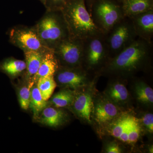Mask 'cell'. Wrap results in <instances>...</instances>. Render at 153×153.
Instances as JSON below:
<instances>
[{"instance_id": "obj_2", "label": "cell", "mask_w": 153, "mask_h": 153, "mask_svg": "<svg viewBox=\"0 0 153 153\" xmlns=\"http://www.w3.org/2000/svg\"><path fill=\"white\" fill-rule=\"evenodd\" d=\"M60 10L66 21L70 38L84 40L102 33L94 23L85 0H69Z\"/></svg>"}, {"instance_id": "obj_10", "label": "cell", "mask_w": 153, "mask_h": 153, "mask_svg": "<svg viewBox=\"0 0 153 153\" xmlns=\"http://www.w3.org/2000/svg\"><path fill=\"white\" fill-rule=\"evenodd\" d=\"M94 80L90 84L75 90L73 101L68 108L85 123L91 125L93 123L94 97L96 90Z\"/></svg>"}, {"instance_id": "obj_20", "label": "cell", "mask_w": 153, "mask_h": 153, "mask_svg": "<svg viewBox=\"0 0 153 153\" xmlns=\"http://www.w3.org/2000/svg\"><path fill=\"white\" fill-rule=\"evenodd\" d=\"M24 54L26 63L25 77L30 82L38 71L44 53L34 51H27L24 52Z\"/></svg>"}, {"instance_id": "obj_13", "label": "cell", "mask_w": 153, "mask_h": 153, "mask_svg": "<svg viewBox=\"0 0 153 153\" xmlns=\"http://www.w3.org/2000/svg\"><path fill=\"white\" fill-rule=\"evenodd\" d=\"M103 94L107 97L124 110L129 105L131 98L126 86V79L111 77Z\"/></svg>"}, {"instance_id": "obj_7", "label": "cell", "mask_w": 153, "mask_h": 153, "mask_svg": "<svg viewBox=\"0 0 153 153\" xmlns=\"http://www.w3.org/2000/svg\"><path fill=\"white\" fill-rule=\"evenodd\" d=\"M104 35L110 58L116 56L138 38L131 20L127 17H124Z\"/></svg>"}, {"instance_id": "obj_29", "label": "cell", "mask_w": 153, "mask_h": 153, "mask_svg": "<svg viewBox=\"0 0 153 153\" xmlns=\"http://www.w3.org/2000/svg\"><path fill=\"white\" fill-rule=\"evenodd\" d=\"M148 152L150 153H153V145L150 146L148 147Z\"/></svg>"}, {"instance_id": "obj_8", "label": "cell", "mask_w": 153, "mask_h": 153, "mask_svg": "<svg viewBox=\"0 0 153 153\" xmlns=\"http://www.w3.org/2000/svg\"><path fill=\"white\" fill-rule=\"evenodd\" d=\"M8 35L11 44L24 52L34 51L44 53L52 50L45 46L34 26H14L9 30Z\"/></svg>"}, {"instance_id": "obj_4", "label": "cell", "mask_w": 153, "mask_h": 153, "mask_svg": "<svg viewBox=\"0 0 153 153\" xmlns=\"http://www.w3.org/2000/svg\"><path fill=\"white\" fill-rule=\"evenodd\" d=\"M122 142L133 145L137 142L143 129L139 118L131 111H123L102 131Z\"/></svg>"}, {"instance_id": "obj_27", "label": "cell", "mask_w": 153, "mask_h": 153, "mask_svg": "<svg viewBox=\"0 0 153 153\" xmlns=\"http://www.w3.org/2000/svg\"><path fill=\"white\" fill-rule=\"evenodd\" d=\"M105 153H121L123 150L119 143L116 141H110L105 143L104 147Z\"/></svg>"}, {"instance_id": "obj_19", "label": "cell", "mask_w": 153, "mask_h": 153, "mask_svg": "<svg viewBox=\"0 0 153 153\" xmlns=\"http://www.w3.org/2000/svg\"><path fill=\"white\" fill-rule=\"evenodd\" d=\"M26 69L25 61L13 57H8L0 62V71L10 77L19 76L25 72Z\"/></svg>"}, {"instance_id": "obj_9", "label": "cell", "mask_w": 153, "mask_h": 153, "mask_svg": "<svg viewBox=\"0 0 153 153\" xmlns=\"http://www.w3.org/2000/svg\"><path fill=\"white\" fill-rule=\"evenodd\" d=\"M83 40L68 38L64 39L53 49L59 66L82 67Z\"/></svg>"}, {"instance_id": "obj_18", "label": "cell", "mask_w": 153, "mask_h": 153, "mask_svg": "<svg viewBox=\"0 0 153 153\" xmlns=\"http://www.w3.org/2000/svg\"><path fill=\"white\" fill-rule=\"evenodd\" d=\"M133 91L137 101L144 106L152 107L153 104V90L143 81H137L134 84Z\"/></svg>"}, {"instance_id": "obj_31", "label": "cell", "mask_w": 153, "mask_h": 153, "mask_svg": "<svg viewBox=\"0 0 153 153\" xmlns=\"http://www.w3.org/2000/svg\"><path fill=\"white\" fill-rule=\"evenodd\" d=\"M116 1H117L118 2H119L120 3L122 1H123V0H116Z\"/></svg>"}, {"instance_id": "obj_26", "label": "cell", "mask_w": 153, "mask_h": 153, "mask_svg": "<svg viewBox=\"0 0 153 153\" xmlns=\"http://www.w3.org/2000/svg\"><path fill=\"white\" fill-rule=\"evenodd\" d=\"M69 0H46L45 8L47 10H60Z\"/></svg>"}, {"instance_id": "obj_25", "label": "cell", "mask_w": 153, "mask_h": 153, "mask_svg": "<svg viewBox=\"0 0 153 153\" xmlns=\"http://www.w3.org/2000/svg\"><path fill=\"white\" fill-rule=\"evenodd\" d=\"M144 131L150 134L153 132V114L152 113H145L139 118Z\"/></svg>"}, {"instance_id": "obj_5", "label": "cell", "mask_w": 153, "mask_h": 153, "mask_svg": "<svg viewBox=\"0 0 153 153\" xmlns=\"http://www.w3.org/2000/svg\"><path fill=\"white\" fill-rule=\"evenodd\" d=\"M82 67L96 75L110 58L104 34L99 33L83 40Z\"/></svg>"}, {"instance_id": "obj_23", "label": "cell", "mask_w": 153, "mask_h": 153, "mask_svg": "<svg viewBox=\"0 0 153 153\" xmlns=\"http://www.w3.org/2000/svg\"><path fill=\"white\" fill-rule=\"evenodd\" d=\"M36 84L42 98L46 101L51 97L57 85L54 76H46L40 77Z\"/></svg>"}, {"instance_id": "obj_16", "label": "cell", "mask_w": 153, "mask_h": 153, "mask_svg": "<svg viewBox=\"0 0 153 153\" xmlns=\"http://www.w3.org/2000/svg\"><path fill=\"white\" fill-rule=\"evenodd\" d=\"M58 67L59 64L53 50L45 52L43 55L38 71L29 82V83L33 86L36 84L40 77L46 76H54Z\"/></svg>"}, {"instance_id": "obj_28", "label": "cell", "mask_w": 153, "mask_h": 153, "mask_svg": "<svg viewBox=\"0 0 153 153\" xmlns=\"http://www.w3.org/2000/svg\"><path fill=\"white\" fill-rule=\"evenodd\" d=\"M94 0H85V4H86V7H87L88 10L90 9L91 6L92 4V3L93 2Z\"/></svg>"}, {"instance_id": "obj_15", "label": "cell", "mask_w": 153, "mask_h": 153, "mask_svg": "<svg viewBox=\"0 0 153 153\" xmlns=\"http://www.w3.org/2000/svg\"><path fill=\"white\" fill-rule=\"evenodd\" d=\"M67 113L60 108L47 106L38 116V121L44 125L57 128L65 124L68 120Z\"/></svg>"}, {"instance_id": "obj_21", "label": "cell", "mask_w": 153, "mask_h": 153, "mask_svg": "<svg viewBox=\"0 0 153 153\" xmlns=\"http://www.w3.org/2000/svg\"><path fill=\"white\" fill-rule=\"evenodd\" d=\"M75 90L68 88L62 89L52 96L50 104L55 107L68 108L74 100Z\"/></svg>"}, {"instance_id": "obj_22", "label": "cell", "mask_w": 153, "mask_h": 153, "mask_svg": "<svg viewBox=\"0 0 153 153\" xmlns=\"http://www.w3.org/2000/svg\"><path fill=\"white\" fill-rule=\"evenodd\" d=\"M34 84L31 88L30 106L35 119H37L42 111L48 106L49 102L44 100L36 84Z\"/></svg>"}, {"instance_id": "obj_14", "label": "cell", "mask_w": 153, "mask_h": 153, "mask_svg": "<svg viewBox=\"0 0 153 153\" xmlns=\"http://www.w3.org/2000/svg\"><path fill=\"white\" fill-rule=\"evenodd\" d=\"M129 18V17H128ZM138 38L152 43L153 10L129 17Z\"/></svg>"}, {"instance_id": "obj_3", "label": "cell", "mask_w": 153, "mask_h": 153, "mask_svg": "<svg viewBox=\"0 0 153 153\" xmlns=\"http://www.w3.org/2000/svg\"><path fill=\"white\" fill-rule=\"evenodd\" d=\"M46 47L52 49L61 41L69 37L67 25L60 10H47L34 25Z\"/></svg>"}, {"instance_id": "obj_30", "label": "cell", "mask_w": 153, "mask_h": 153, "mask_svg": "<svg viewBox=\"0 0 153 153\" xmlns=\"http://www.w3.org/2000/svg\"><path fill=\"white\" fill-rule=\"evenodd\" d=\"M39 1L41 2V3L43 4L44 5H45V3H46V0H39Z\"/></svg>"}, {"instance_id": "obj_17", "label": "cell", "mask_w": 153, "mask_h": 153, "mask_svg": "<svg viewBox=\"0 0 153 153\" xmlns=\"http://www.w3.org/2000/svg\"><path fill=\"white\" fill-rule=\"evenodd\" d=\"M120 4L124 16L129 18L153 10V0H123Z\"/></svg>"}, {"instance_id": "obj_12", "label": "cell", "mask_w": 153, "mask_h": 153, "mask_svg": "<svg viewBox=\"0 0 153 153\" xmlns=\"http://www.w3.org/2000/svg\"><path fill=\"white\" fill-rule=\"evenodd\" d=\"M91 73L82 67L59 66L54 75L57 85L62 88L76 90L88 85L94 79Z\"/></svg>"}, {"instance_id": "obj_1", "label": "cell", "mask_w": 153, "mask_h": 153, "mask_svg": "<svg viewBox=\"0 0 153 153\" xmlns=\"http://www.w3.org/2000/svg\"><path fill=\"white\" fill-rule=\"evenodd\" d=\"M152 43L138 38L115 57L109 59L97 76L126 79L140 71H146L152 63Z\"/></svg>"}, {"instance_id": "obj_11", "label": "cell", "mask_w": 153, "mask_h": 153, "mask_svg": "<svg viewBox=\"0 0 153 153\" xmlns=\"http://www.w3.org/2000/svg\"><path fill=\"white\" fill-rule=\"evenodd\" d=\"M93 123L102 131L124 110L103 93L96 92L93 100Z\"/></svg>"}, {"instance_id": "obj_6", "label": "cell", "mask_w": 153, "mask_h": 153, "mask_svg": "<svg viewBox=\"0 0 153 153\" xmlns=\"http://www.w3.org/2000/svg\"><path fill=\"white\" fill-rule=\"evenodd\" d=\"M88 11L96 27L104 34L125 17L116 0H94Z\"/></svg>"}, {"instance_id": "obj_24", "label": "cell", "mask_w": 153, "mask_h": 153, "mask_svg": "<svg viewBox=\"0 0 153 153\" xmlns=\"http://www.w3.org/2000/svg\"><path fill=\"white\" fill-rule=\"evenodd\" d=\"M32 87L29 83L27 86L25 85L20 88L19 92V100L20 106L22 109L27 110L30 106L31 88Z\"/></svg>"}]
</instances>
